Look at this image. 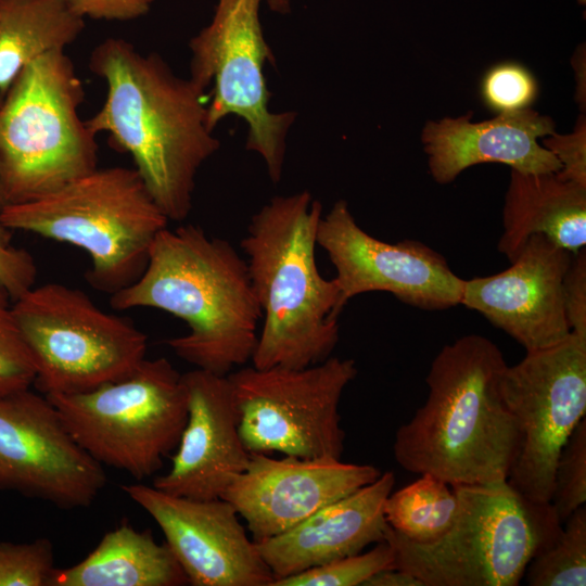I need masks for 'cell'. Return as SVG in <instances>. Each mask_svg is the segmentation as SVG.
<instances>
[{"label": "cell", "mask_w": 586, "mask_h": 586, "mask_svg": "<svg viewBox=\"0 0 586 586\" xmlns=\"http://www.w3.org/2000/svg\"><path fill=\"white\" fill-rule=\"evenodd\" d=\"M89 68L102 78V106L86 120L128 153L135 169L168 220H184L192 208L195 178L220 141L207 126L208 94L177 76L156 53L143 54L123 38L92 50Z\"/></svg>", "instance_id": "cell-1"}, {"label": "cell", "mask_w": 586, "mask_h": 586, "mask_svg": "<svg viewBox=\"0 0 586 586\" xmlns=\"http://www.w3.org/2000/svg\"><path fill=\"white\" fill-rule=\"evenodd\" d=\"M507 366L485 336L469 334L445 345L425 378V403L396 431V462L451 486L506 482L520 444L501 393Z\"/></svg>", "instance_id": "cell-2"}, {"label": "cell", "mask_w": 586, "mask_h": 586, "mask_svg": "<svg viewBox=\"0 0 586 586\" xmlns=\"http://www.w3.org/2000/svg\"><path fill=\"white\" fill-rule=\"evenodd\" d=\"M110 296L116 310L149 307L183 320L189 332L166 344L198 369L225 377L252 359L263 315L246 260L199 226L162 230L142 275Z\"/></svg>", "instance_id": "cell-3"}, {"label": "cell", "mask_w": 586, "mask_h": 586, "mask_svg": "<svg viewBox=\"0 0 586 586\" xmlns=\"http://www.w3.org/2000/svg\"><path fill=\"white\" fill-rule=\"evenodd\" d=\"M322 205L308 191L273 196L251 218L240 246L262 309L256 368H304L329 358L340 339V291L316 264Z\"/></svg>", "instance_id": "cell-4"}, {"label": "cell", "mask_w": 586, "mask_h": 586, "mask_svg": "<svg viewBox=\"0 0 586 586\" xmlns=\"http://www.w3.org/2000/svg\"><path fill=\"white\" fill-rule=\"evenodd\" d=\"M0 219L10 230L84 250L91 262L87 281L110 295L142 275L169 221L138 171L123 166L97 167L44 196L5 204Z\"/></svg>", "instance_id": "cell-5"}, {"label": "cell", "mask_w": 586, "mask_h": 586, "mask_svg": "<svg viewBox=\"0 0 586 586\" xmlns=\"http://www.w3.org/2000/svg\"><path fill=\"white\" fill-rule=\"evenodd\" d=\"M453 489L457 514L437 540L417 544L387 525L384 540L394 552L393 568L423 586L519 585L533 557L561 531L551 505L526 498L507 481Z\"/></svg>", "instance_id": "cell-6"}, {"label": "cell", "mask_w": 586, "mask_h": 586, "mask_svg": "<svg viewBox=\"0 0 586 586\" xmlns=\"http://www.w3.org/2000/svg\"><path fill=\"white\" fill-rule=\"evenodd\" d=\"M85 90L65 50L46 53L0 103V179L5 204L44 196L98 167L95 136L78 113Z\"/></svg>", "instance_id": "cell-7"}, {"label": "cell", "mask_w": 586, "mask_h": 586, "mask_svg": "<svg viewBox=\"0 0 586 586\" xmlns=\"http://www.w3.org/2000/svg\"><path fill=\"white\" fill-rule=\"evenodd\" d=\"M66 429L97 462L141 481L175 449L188 418L180 373L164 357L92 390L46 395Z\"/></svg>", "instance_id": "cell-8"}, {"label": "cell", "mask_w": 586, "mask_h": 586, "mask_svg": "<svg viewBox=\"0 0 586 586\" xmlns=\"http://www.w3.org/2000/svg\"><path fill=\"white\" fill-rule=\"evenodd\" d=\"M13 313L43 395L92 390L127 375L145 358L148 336L77 288L34 285L13 301Z\"/></svg>", "instance_id": "cell-9"}, {"label": "cell", "mask_w": 586, "mask_h": 586, "mask_svg": "<svg viewBox=\"0 0 586 586\" xmlns=\"http://www.w3.org/2000/svg\"><path fill=\"white\" fill-rule=\"evenodd\" d=\"M353 359L330 356L304 367H245L227 377L249 453L341 459L345 432L339 405L356 378Z\"/></svg>", "instance_id": "cell-10"}, {"label": "cell", "mask_w": 586, "mask_h": 586, "mask_svg": "<svg viewBox=\"0 0 586 586\" xmlns=\"http://www.w3.org/2000/svg\"><path fill=\"white\" fill-rule=\"evenodd\" d=\"M264 0H217L208 25L189 42L190 79L208 92L207 126L233 114L247 125L246 149L258 153L270 179L280 180L294 112L269 110L263 67L275 62L259 20Z\"/></svg>", "instance_id": "cell-11"}, {"label": "cell", "mask_w": 586, "mask_h": 586, "mask_svg": "<svg viewBox=\"0 0 586 586\" xmlns=\"http://www.w3.org/2000/svg\"><path fill=\"white\" fill-rule=\"evenodd\" d=\"M501 393L520 433L507 482L547 504L559 454L586 415V339L571 332L553 346L526 352L506 367Z\"/></svg>", "instance_id": "cell-12"}, {"label": "cell", "mask_w": 586, "mask_h": 586, "mask_svg": "<svg viewBox=\"0 0 586 586\" xmlns=\"http://www.w3.org/2000/svg\"><path fill=\"white\" fill-rule=\"evenodd\" d=\"M106 483L50 399L29 388L0 396V489L61 509L90 506Z\"/></svg>", "instance_id": "cell-13"}, {"label": "cell", "mask_w": 586, "mask_h": 586, "mask_svg": "<svg viewBox=\"0 0 586 586\" xmlns=\"http://www.w3.org/2000/svg\"><path fill=\"white\" fill-rule=\"evenodd\" d=\"M317 245L334 266L341 311L351 298L369 292L391 293L423 310L460 305L463 279L444 256L417 240L391 243L372 237L359 227L344 200L322 215Z\"/></svg>", "instance_id": "cell-14"}, {"label": "cell", "mask_w": 586, "mask_h": 586, "mask_svg": "<svg viewBox=\"0 0 586 586\" xmlns=\"http://www.w3.org/2000/svg\"><path fill=\"white\" fill-rule=\"evenodd\" d=\"M157 523L193 586H270L273 575L224 498L175 496L143 484L122 485Z\"/></svg>", "instance_id": "cell-15"}, {"label": "cell", "mask_w": 586, "mask_h": 586, "mask_svg": "<svg viewBox=\"0 0 586 586\" xmlns=\"http://www.w3.org/2000/svg\"><path fill=\"white\" fill-rule=\"evenodd\" d=\"M381 471L370 464L334 458L276 459L250 453L246 469L221 498L245 522L254 542L278 535L322 507L372 483Z\"/></svg>", "instance_id": "cell-16"}, {"label": "cell", "mask_w": 586, "mask_h": 586, "mask_svg": "<svg viewBox=\"0 0 586 586\" xmlns=\"http://www.w3.org/2000/svg\"><path fill=\"white\" fill-rule=\"evenodd\" d=\"M571 256L534 234L506 270L463 280L460 305L480 313L526 352L553 346L571 333L562 294Z\"/></svg>", "instance_id": "cell-17"}, {"label": "cell", "mask_w": 586, "mask_h": 586, "mask_svg": "<svg viewBox=\"0 0 586 586\" xmlns=\"http://www.w3.org/2000/svg\"><path fill=\"white\" fill-rule=\"evenodd\" d=\"M188 418L171 467L153 486L175 496L221 498L246 469L250 453L238 428L227 375L198 369L182 373Z\"/></svg>", "instance_id": "cell-18"}, {"label": "cell", "mask_w": 586, "mask_h": 586, "mask_svg": "<svg viewBox=\"0 0 586 586\" xmlns=\"http://www.w3.org/2000/svg\"><path fill=\"white\" fill-rule=\"evenodd\" d=\"M553 132L551 117L526 109L480 123L471 120V113L428 122L421 140L432 178L444 184L483 163L505 164L525 174L558 173L559 161L538 142Z\"/></svg>", "instance_id": "cell-19"}, {"label": "cell", "mask_w": 586, "mask_h": 586, "mask_svg": "<svg viewBox=\"0 0 586 586\" xmlns=\"http://www.w3.org/2000/svg\"><path fill=\"white\" fill-rule=\"evenodd\" d=\"M394 483V473L385 471L372 483L322 507L293 527L255 542L273 581L357 555L384 540L388 525L384 505Z\"/></svg>", "instance_id": "cell-20"}, {"label": "cell", "mask_w": 586, "mask_h": 586, "mask_svg": "<svg viewBox=\"0 0 586 586\" xmlns=\"http://www.w3.org/2000/svg\"><path fill=\"white\" fill-rule=\"evenodd\" d=\"M534 234L571 253L585 249L586 187L564 180L557 173L511 169L497 249L511 263Z\"/></svg>", "instance_id": "cell-21"}, {"label": "cell", "mask_w": 586, "mask_h": 586, "mask_svg": "<svg viewBox=\"0 0 586 586\" xmlns=\"http://www.w3.org/2000/svg\"><path fill=\"white\" fill-rule=\"evenodd\" d=\"M189 584L166 543L127 522L106 532L80 562L55 569L50 586H181Z\"/></svg>", "instance_id": "cell-22"}, {"label": "cell", "mask_w": 586, "mask_h": 586, "mask_svg": "<svg viewBox=\"0 0 586 586\" xmlns=\"http://www.w3.org/2000/svg\"><path fill=\"white\" fill-rule=\"evenodd\" d=\"M84 28L64 0H0V97L29 63L65 50Z\"/></svg>", "instance_id": "cell-23"}, {"label": "cell", "mask_w": 586, "mask_h": 586, "mask_svg": "<svg viewBox=\"0 0 586 586\" xmlns=\"http://www.w3.org/2000/svg\"><path fill=\"white\" fill-rule=\"evenodd\" d=\"M457 510L453 486L429 473L392 492L384 505L390 527L417 544L441 538L453 525Z\"/></svg>", "instance_id": "cell-24"}, {"label": "cell", "mask_w": 586, "mask_h": 586, "mask_svg": "<svg viewBox=\"0 0 586 586\" xmlns=\"http://www.w3.org/2000/svg\"><path fill=\"white\" fill-rule=\"evenodd\" d=\"M530 586L586 585V508L576 509L559 535L528 563L524 577Z\"/></svg>", "instance_id": "cell-25"}, {"label": "cell", "mask_w": 586, "mask_h": 586, "mask_svg": "<svg viewBox=\"0 0 586 586\" xmlns=\"http://www.w3.org/2000/svg\"><path fill=\"white\" fill-rule=\"evenodd\" d=\"M393 549L387 542L382 540L366 552L273 581L271 586H364L379 571L393 568Z\"/></svg>", "instance_id": "cell-26"}, {"label": "cell", "mask_w": 586, "mask_h": 586, "mask_svg": "<svg viewBox=\"0 0 586 586\" xmlns=\"http://www.w3.org/2000/svg\"><path fill=\"white\" fill-rule=\"evenodd\" d=\"M586 502V418L561 449L553 473L549 504L562 524Z\"/></svg>", "instance_id": "cell-27"}, {"label": "cell", "mask_w": 586, "mask_h": 586, "mask_svg": "<svg viewBox=\"0 0 586 586\" xmlns=\"http://www.w3.org/2000/svg\"><path fill=\"white\" fill-rule=\"evenodd\" d=\"M35 378V364L16 322L13 300L0 284V396L29 388Z\"/></svg>", "instance_id": "cell-28"}, {"label": "cell", "mask_w": 586, "mask_h": 586, "mask_svg": "<svg viewBox=\"0 0 586 586\" xmlns=\"http://www.w3.org/2000/svg\"><path fill=\"white\" fill-rule=\"evenodd\" d=\"M55 569L53 546L46 537L0 542V586H50Z\"/></svg>", "instance_id": "cell-29"}, {"label": "cell", "mask_w": 586, "mask_h": 586, "mask_svg": "<svg viewBox=\"0 0 586 586\" xmlns=\"http://www.w3.org/2000/svg\"><path fill=\"white\" fill-rule=\"evenodd\" d=\"M538 95L533 74L515 62H504L491 67L481 82L484 104L497 114L530 109Z\"/></svg>", "instance_id": "cell-30"}, {"label": "cell", "mask_w": 586, "mask_h": 586, "mask_svg": "<svg viewBox=\"0 0 586 586\" xmlns=\"http://www.w3.org/2000/svg\"><path fill=\"white\" fill-rule=\"evenodd\" d=\"M10 231L0 219V284L14 301L35 285L37 266L28 251L12 245Z\"/></svg>", "instance_id": "cell-31"}, {"label": "cell", "mask_w": 586, "mask_h": 586, "mask_svg": "<svg viewBox=\"0 0 586 586\" xmlns=\"http://www.w3.org/2000/svg\"><path fill=\"white\" fill-rule=\"evenodd\" d=\"M543 145L559 161L557 173L564 180L586 187V119L579 116L575 128L568 135L556 131L543 140Z\"/></svg>", "instance_id": "cell-32"}, {"label": "cell", "mask_w": 586, "mask_h": 586, "mask_svg": "<svg viewBox=\"0 0 586 586\" xmlns=\"http://www.w3.org/2000/svg\"><path fill=\"white\" fill-rule=\"evenodd\" d=\"M565 316L570 331L586 339V251L572 253L562 282Z\"/></svg>", "instance_id": "cell-33"}, {"label": "cell", "mask_w": 586, "mask_h": 586, "mask_svg": "<svg viewBox=\"0 0 586 586\" xmlns=\"http://www.w3.org/2000/svg\"><path fill=\"white\" fill-rule=\"evenodd\" d=\"M81 18L131 21L146 14L156 0H64Z\"/></svg>", "instance_id": "cell-34"}, {"label": "cell", "mask_w": 586, "mask_h": 586, "mask_svg": "<svg viewBox=\"0 0 586 586\" xmlns=\"http://www.w3.org/2000/svg\"><path fill=\"white\" fill-rule=\"evenodd\" d=\"M364 586H423V584L409 572L390 568L372 575Z\"/></svg>", "instance_id": "cell-35"}, {"label": "cell", "mask_w": 586, "mask_h": 586, "mask_svg": "<svg viewBox=\"0 0 586 586\" xmlns=\"http://www.w3.org/2000/svg\"><path fill=\"white\" fill-rule=\"evenodd\" d=\"M269 9L276 13L285 14L290 12V0H264Z\"/></svg>", "instance_id": "cell-36"}, {"label": "cell", "mask_w": 586, "mask_h": 586, "mask_svg": "<svg viewBox=\"0 0 586 586\" xmlns=\"http://www.w3.org/2000/svg\"><path fill=\"white\" fill-rule=\"evenodd\" d=\"M4 205V200L2 195L1 179H0V208Z\"/></svg>", "instance_id": "cell-37"}]
</instances>
